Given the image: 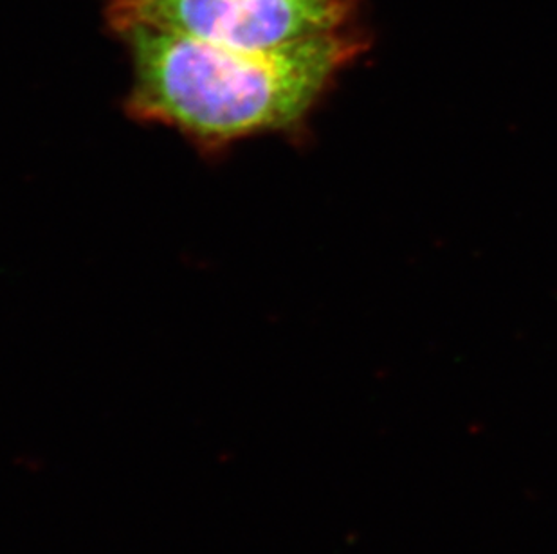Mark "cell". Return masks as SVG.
<instances>
[{
	"mask_svg": "<svg viewBox=\"0 0 557 554\" xmlns=\"http://www.w3.org/2000/svg\"><path fill=\"white\" fill-rule=\"evenodd\" d=\"M131 60L125 111L205 155L298 131L367 42L348 27L273 49H238L147 26L117 32Z\"/></svg>",
	"mask_w": 557,
	"mask_h": 554,
	"instance_id": "cell-1",
	"label": "cell"
},
{
	"mask_svg": "<svg viewBox=\"0 0 557 554\" xmlns=\"http://www.w3.org/2000/svg\"><path fill=\"white\" fill-rule=\"evenodd\" d=\"M356 0H109L111 32L147 26L238 49H273L345 29Z\"/></svg>",
	"mask_w": 557,
	"mask_h": 554,
	"instance_id": "cell-2",
	"label": "cell"
}]
</instances>
